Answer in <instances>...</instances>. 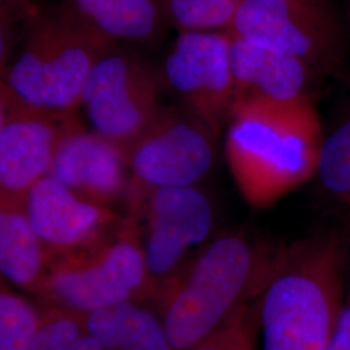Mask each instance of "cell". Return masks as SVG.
I'll list each match as a JSON object with an SVG mask.
<instances>
[{
    "label": "cell",
    "mask_w": 350,
    "mask_h": 350,
    "mask_svg": "<svg viewBox=\"0 0 350 350\" xmlns=\"http://www.w3.org/2000/svg\"><path fill=\"white\" fill-rule=\"evenodd\" d=\"M347 261L336 232L273 248L257 295L261 350H325L345 305Z\"/></svg>",
    "instance_id": "1"
},
{
    "label": "cell",
    "mask_w": 350,
    "mask_h": 350,
    "mask_svg": "<svg viewBox=\"0 0 350 350\" xmlns=\"http://www.w3.org/2000/svg\"><path fill=\"white\" fill-rule=\"evenodd\" d=\"M226 159L241 196L266 208L317 174L323 130L313 101L235 103Z\"/></svg>",
    "instance_id": "2"
},
{
    "label": "cell",
    "mask_w": 350,
    "mask_h": 350,
    "mask_svg": "<svg viewBox=\"0 0 350 350\" xmlns=\"http://www.w3.org/2000/svg\"><path fill=\"white\" fill-rule=\"evenodd\" d=\"M271 250L228 232L165 280L160 319L175 350L192 349L258 295Z\"/></svg>",
    "instance_id": "3"
},
{
    "label": "cell",
    "mask_w": 350,
    "mask_h": 350,
    "mask_svg": "<svg viewBox=\"0 0 350 350\" xmlns=\"http://www.w3.org/2000/svg\"><path fill=\"white\" fill-rule=\"evenodd\" d=\"M26 25L21 50L0 79L3 88L29 108L75 114L92 68L117 44L75 24L60 10L37 12Z\"/></svg>",
    "instance_id": "4"
},
{
    "label": "cell",
    "mask_w": 350,
    "mask_h": 350,
    "mask_svg": "<svg viewBox=\"0 0 350 350\" xmlns=\"http://www.w3.org/2000/svg\"><path fill=\"white\" fill-rule=\"evenodd\" d=\"M160 81L148 64L114 46L88 75L81 96L92 131L125 154L154 120L160 105Z\"/></svg>",
    "instance_id": "5"
},
{
    "label": "cell",
    "mask_w": 350,
    "mask_h": 350,
    "mask_svg": "<svg viewBox=\"0 0 350 350\" xmlns=\"http://www.w3.org/2000/svg\"><path fill=\"white\" fill-rule=\"evenodd\" d=\"M227 34L332 70L341 57V25L328 0H239Z\"/></svg>",
    "instance_id": "6"
},
{
    "label": "cell",
    "mask_w": 350,
    "mask_h": 350,
    "mask_svg": "<svg viewBox=\"0 0 350 350\" xmlns=\"http://www.w3.org/2000/svg\"><path fill=\"white\" fill-rule=\"evenodd\" d=\"M215 135L189 112L163 108L125 154L130 188L198 186L214 165Z\"/></svg>",
    "instance_id": "7"
},
{
    "label": "cell",
    "mask_w": 350,
    "mask_h": 350,
    "mask_svg": "<svg viewBox=\"0 0 350 350\" xmlns=\"http://www.w3.org/2000/svg\"><path fill=\"white\" fill-rule=\"evenodd\" d=\"M169 86L217 137L230 121L234 82L226 31H180L163 64Z\"/></svg>",
    "instance_id": "8"
},
{
    "label": "cell",
    "mask_w": 350,
    "mask_h": 350,
    "mask_svg": "<svg viewBox=\"0 0 350 350\" xmlns=\"http://www.w3.org/2000/svg\"><path fill=\"white\" fill-rule=\"evenodd\" d=\"M130 195L146 211L143 250L148 273L167 279L179 270L189 248L209 237L214 221L212 202L198 186L130 188Z\"/></svg>",
    "instance_id": "9"
},
{
    "label": "cell",
    "mask_w": 350,
    "mask_h": 350,
    "mask_svg": "<svg viewBox=\"0 0 350 350\" xmlns=\"http://www.w3.org/2000/svg\"><path fill=\"white\" fill-rule=\"evenodd\" d=\"M75 120V114L29 108L7 94L0 129V200L24 208L29 189L50 174L56 148Z\"/></svg>",
    "instance_id": "10"
},
{
    "label": "cell",
    "mask_w": 350,
    "mask_h": 350,
    "mask_svg": "<svg viewBox=\"0 0 350 350\" xmlns=\"http://www.w3.org/2000/svg\"><path fill=\"white\" fill-rule=\"evenodd\" d=\"M148 275L144 250L131 221L92 262L57 271L51 280V291L64 305L88 314L131 300Z\"/></svg>",
    "instance_id": "11"
},
{
    "label": "cell",
    "mask_w": 350,
    "mask_h": 350,
    "mask_svg": "<svg viewBox=\"0 0 350 350\" xmlns=\"http://www.w3.org/2000/svg\"><path fill=\"white\" fill-rule=\"evenodd\" d=\"M126 169L120 150L77 118L56 148L50 175L78 198L108 208L126 191Z\"/></svg>",
    "instance_id": "12"
},
{
    "label": "cell",
    "mask_w": 350,
    "mask_h": 350,
    "mask_svg": "<svg viewBox=\"0 0 350 350\" xmlns=\"http://www.w3.org/2000/svg\"><path fill=\"white\" fill-rule=\"evenodd\" d=\"M234 104L261 100L293 103L306 96L313 70L299 57L230 36Z\"/></svg>",
    "instance_id": "13"
},
{
    "label": "cell",
    "mask_w": 350,
    "mask_h": 350,
    "mask_svg": "<svg viewBox=\"0 0 350 350\" xmlns=\"http://www.w3.org/2000/svg\"><path fill=\"white\" fill-rule=\"evenodd\" d=\"M24 209L43 247L60 250L94 240L112 218L108 208L78 198L50 174L29 189Z\"/></svg>",
    "instance_id": "14"
},
{
    "label": "cell",
    "mask_w": 350,
    "mask_h": 350,
    "mask_svg": "<svg viewBox=\"0 0 350 350\" xmlns=\"http://www.w3.org/2000/svg\"><path fill=\"white\" fill-rule=\"evenodd\" d=\"M62 12L112 43H150L161 36L163 5L157 0H62Z\"/></svg>",
    "instance_id": "15"
},
{
    "label": "cell",
    "mask_w": 350,
    "mask_h": 350,
    "mask_svg": "<svg viewBox=\"0 0 350 350\" xmlns=\"http://www.w3.org/2000/svg\"><path fill=\"white\" fill-rule=\"evenodd\" d=\"M86 328L103 350H175L161 319L131 300L88 313Z\"/></svg>",
    "instance_id": "16"
},
{
    "label": "cell",
    "mask_w": 350,
    "mask_h": 350,
    "mask_svg": "<svg viewBox=\"0 0 350 350\" xmlns=\"http://www.w3.org/2000/svg\"><path fill=\"white\" fill-rule=\"evenodd\" d=\"M43 266V244L23 206L0 200V275L18 286L31 284Z\"/></svg>",
    "instance_id": "17"
},
{
    "label": "cell",
    "mask_w": 350,
    "mask_h": 350,
    "mask_svg": "<svg viewBox=\"0 0 350 350\" xmlns=\"http://www.w3.org/2000/svg\"><path fill=\"white\" fill-rule=\"evenodd\" d=\"M317 175L328 193L350 202V109L325 135Z\"/></svg>",
    "instance_id": "18"
},
{
    "label": "cell",
    "mask_w": 350,
    "mask_h": 350,
    "mask_svg": "<svg viewBox=\"0 0 350 350\" xmlns=\"http://www.w3.org/2000/svg\"><path fill=\"white\" fill-rule=\"evenodd\" d=\"M237 0H163L165 16L180 31H226Z\"/></svg>",
    "instance_id": "19"
},
{
    "label": "cell",
    "mask_w": 350,
    "mask_h": 350,
    "mask_svg": "<svg viewBox=\"0 0 350 350\" xmlns=\"http://www.w3.org/2000/svg\"><path fill=\"white\" fill-rule=\"evenodd\" d=\"M257 296L240 305L213 335L189 350H257Z\"/></svg>",
    "instance_id": "20"
},
{
    "label": "cell",
    "mask_w": 350,
    "mask_h": 350,
    "mask_svg": "<svg viewBox=\"0 0 350 350\" xmlns=\"http://www.w3.org/2000/svg\"><path fill=\"white\" fill-rule=\"evenodd\" d=\"M38 327L30 304L11 293H0V350H30Z\"/></svg>",
    "instance_id": "21"
},
{
    "label": "cell",
    "mask_w": 350,
    "mask_h": 350,
    "mask_svg": "<svg viewBox=\"0 0 350 350\" xmlns=\"http://www.w3.org/2000/svg\"><path fill=\"white\" fill-rule=\"evenodd\" d=\"M82 332L75 321L59 318L38 327L30 350H72Z\"/></svg>",
    "instance_id": "22"
},
{
    "label": "cell",
    "mask_w": 350,
    "mask_h": 350,
    "mask_svg": "<svg viewBox=\"0 0 350 350\" xmlns=\"http://www.w3.org/2000/svg\"><path fill=\"white\" fill-rule=\"evenodd\" d=\"M16 25L17 23L0 16V79L12 59L13 47L16 43Z\"/></svg>",
    "instance_id": "23"
},
{
    "label": "cell",
    "mask_w": 350,
    "mask_h": 350,
    "mask_svg": "<svg viewBox=\"0 0 350 350\" xmlns=\"http://www.w3.org/2000/svg\"><path fill=\"white\" fill-rule=\"evenodd\" d=\"M325 350H350V301L345 302Z\"/></svg>",
    "instance_id": "24"
},
{
    "label": "cell",
    "mask_w": 350,
    "mask_h": 350,
    "mask_svg": "<svg viewBox=\"0 0 350 350\" xmlns=\"http://www.w3.org/2000/svg\"><path fill=\"white\" fill-rule=\"evenodd\" d=\"M36 0H0V16L14 23L27 21L38 12L34 7Z\"/></svg>",
    "instance_id": "25"
},
{
    "label": "cell",
    "mask_w": 350,
    "mask_h": 350,
    "mask_svg": "<svg viewBox=\"0 0 350 350\" xmlns=\"http://www.w3.org/2000/svg\"><path fill=\"white\" fill-rule=\"evenodd\" d=\"M72 350H103V348L95 338L86 334L81 336Z\"/></svg>",
    "instance_id": "26"
},
{
    "label": "cell",
    "mask_w": 350,
    "mask_h": 350,
    "mask_svg": "<svg viewBox=\"0 0 350 350\" xmlns=\"http://www.w3.org/2000/svg\"><path fill=\"white\" fill-rule=\"evenodd\" d=\"M5 117H7V94L0 82V129L5 121Z\"/></svg>",
    "instance_id": "27"
},
{
    "label": "cell",
    "mask_w": 350,
    "mask_h": 350,
    "mask_svg": "<svg viewBox=\"0 0 350 350\" xmlns=\"http://www.w3.org/2000/svg\"><path fill=\"white\" fill-rule=\"evenodd\" d=\"M348 21H349V27H350V4H349V11H348Z\"/></svg>",
    "instance_id": "28"
},
{
    "label": "cell",
    "mask_w": 350,
    "mask_h": 350,
    "mask_svg": "<svg viewBox=\"0 0 350 350\" xmlns=\"http://www.w3.org/2000/svg\"><path fill=\"white\" fill-rule=\"evenodd\" d=\"M237 1H239V0H237Z\"/></svg>",
    "instance_id": "29"
},
{
    "label": "cell",
    "mask_w": 350,
    "mask_h": 350,
    "mask_svg": "<svg viewBox=\"0 0 350 350\" xmlns=\"http://www.w3.org/2000/svg\"><path fill=\"white\" fill-rule=\"evenodd\" d=\"M349 300H350V297H349Z\"/></svg>",
    "instance_id": "30"
},
{
    "label": "cell",
    "mask_w": 350,
    "mask_h": 350,
    "mask_svg": "<svg viewBox=\"0 0 350 350\" xmlns=\"http://www.w3.org/2000/svg\"><path fill=\"white\" fill-rule=\"evenodd\" d=\"M350 301V300H349Z\"/></svg>",
    "instance_id": "31"
}]
</instances>
